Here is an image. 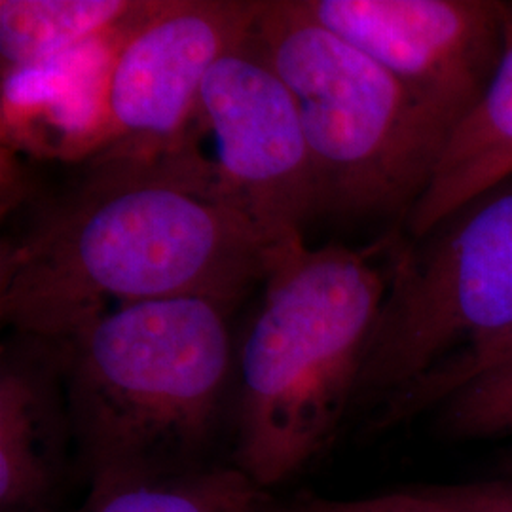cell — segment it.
Instances as JSON below:
<instances>
[{
	"instance_id": "cell-1",
	"label": "cell",
	"mask_w": 512,
	"mask_h": 512,
	"mask_svg": "<svg viewBox=\"0 0 512 512\" xmlns=\"http://www.w3.org/2000/svg\"><path fill=\"white\" fill-rule=\"evenodd\" d=\"M291 245L164 156L95 158L2 239L0 317L19 334L63 342L135 304L203 296L234 306Z\"/></svg>"
},
{
	"instance_id": "cell-2",
	"label": "cell",
	"mask_w": 512,
	"mask_h": 512,
	"mask_svg": "<svg viewBox=\"0 0 512 512\" xmlns=\"http://www.w3.org/2000/svg\"><path fill=\"white\" fill-rule=\"evenodd\" d=\"M232 308L203 296L135 304L61 342L90 495L205 467L234 384Z\"/></svg>"
},
{
	"instance_id": "cell-3",
	"label": "cell",
	"mask_w": 512,
	"mask_h": 512,
	"mask_svg": "<svg viewBox=\"0 0 512 512\" xmlns=\"http://www.w3.org/2000/svg\"><path fill=\"white\" fill-rule=\"evenodd\" d=\"M262 283L234 363V467L272 490L329 448L355 406L387 266L370 251L300 241Z\"/></svg>"
},
{
	"instance_id": "cell-4",
	"label": "cell",
	"mask_w": 512,
	"mask_h": 512,
	"mask_svg": "<svg viewBox=\"0 0 512 512\" xmlns=\"http://www.w3.org/2000/svg\"><path fill=\"white\" fill-rule=\"evenodd\" d=\"M253 37L293 93L321 215L406 219L450 131L378 61L310 18L298 0H260Z\"/></svg>"
},
{
	"instance_id": "cell-5",
	"label": "cell",
	"mask_w": 512,
	"mask_h": 512,
	"mask_svg": "<svg viewBox=\"0 0 512 512\" xmlns=\"http://www.w3.org/2000/svg\"><path fill=\"white\" fill-rule=\"evenodd\" d=\"M511 330L509 179L391 251L355 406L378 410L450 357Z\"/></svg>"
},
{
	"instance_id": "cell-6",
	"label": "cell",
	"mask_w": 512,
	"mask_h": 512,
	"mask_svg": "<svg viewBox=\"0 0 512 512\" xmlns=\"http://www.w3.org/2000/svg\"><path fill=\"white\" fill-rule=\"evenodd\" d=\"M266 236L291 245L321 215L293 93L253 29L215 61L179 141L162 154Z\"/></svg>"
},
{
	"instance_id": "cell-7",
	"label": "cell",
	"mask_w": 512,
	"mask_h": 512,
	"mask_svg": "<svg viewBox=\"0 0 512 512\" xmlns=\"http://www.w3.org/2000/svg\"><path fill=\"white\" fill-rule=\"evenodd\" d=\"M378 61L454 133L505 52L511 4L495 0H298Z\"/></svg>"
},
{
	"instance_id": "cell-8",
	"label": "cell",
	"mask_w": 512,
	"mask_h": 512,
	"mask_svg": "<svg viewBox=\"0 0 512 512\" xmlns=\"http://www.w3.org/2000/svg\"><path fill=\"white\" fill-rule=\"evenodd\" d=\"M260 0H148L110 76V143L97 158L173 147L215 61L253 29ZM95 160V158H93Z\"/></svg>"
},
{
	"instance_id": "cell-9",
	"label": "cell",
	"mask_w": 512,
	"mask_h": 512,
	"mask_svg": "<svg viewBox=\"0 0 512 512\" xmlns=\"http://www.w3.org/2000/svg\"><path fill=\"white\" fill-rule=\"evenodd\" d=\"M139 14L48 61L0 74L2 148L46 162L86 165L110 143V76Z\"/></svg>"
},
{
	"instance_id": "cell-10",
	"label": "cell",
	"mask_w": 512,
	"mask_h": 512,
	"mask_svg": "<svg viewBox=\"0 0 512 512\" xmlns=\"http://www.w3.org/2000/svg\"><path fill=\"white\" fill-rule=\"evenodd\" d=\"M63 344L14 332L0 357V511H50L69 440Z\"/></svg>"
},
{
	"instance_id": "cell-11",
	"label": "cell",
	"mask_w": 512,
	"mask_h": 512,
	"mask_svg": "<svg viewBox=\"0 0 512 512\" xmlns=\"http://www.w3.org/2000/svg\"><path fill=\"white\" fill-rule=\"evenodd\" d=\"M512 179V4L505 52L494 76L442 150L418 203L404 219L420 239L461 207Z\"/></svg>"
},
{
	"instance_id": "cell-12",
	"label": "cell",
	"mask_w": 512,
	"mask_h": 512,
	"mask_svg": "<svg viewBox=\"0 0 512 512\" xmlns=\"http://www.w3.org/2000/svg\"><path fill=\"white\" fill-rule=\"evenodd\" d=\"M147 0H0V74L74 50L141 12Z\"/></svg>"
},
{
	"instance_id": "cell-13",
	"label": "cell",
	"mask_w": 512,
	"mask_h": 512,
	"mask_svg": "<svg viewBox=\"0 0 512 512\" xmlns=\"http://www.w3.org/2000/svg\"><path fill=\"white\" fill-rule=\"evenodd\" d=\"M59 512V511H44ZM69 512H285L270 490L238 467H203L184 475L135 482L99 495Z\"/></svg>"
},
{
	"instance_id": "cell-14",
	"label": "cell",
	"mask_w": 512,
	"mask_h": 512,
	"mask_svg": "<svg viewBox=\"0 0 512 512\" xmlns=\"http://www.w3.org/2000/svg\"><path fill=\"white\" fill-rule=\"evenodd\" d=\"M285 512H512L503 478L467 484H414L361 497L308 495Z\"/></svg>"
},
{
	"instance_id": "cell-15",
	"label": "cell",
	"mask_w": 512,
	"mask_h": 512,
	"mask_svg": "<svg viewBox=\"0 0 512 512\" xmlns=\"http://www.w3.org/2000/svg\"><path fill=\"white\" fill-rule=\"evenodd\" d=\"M440 433L454 440L512 435V359L461 385L435 408Z\"/></svg>"
},
{
	"instance_id": "cell-16",
	"label": "cell",
	"mask_w": 512,
	"mask_h": 512,
	"mask_svg": "<svg viewBox=\"0 0 512 512\" xmlns=\"http://www.w3.org/2000/svg\"><path fill=\"white\" fill-rule=\"evenodd\" d=\"M512 359V330L490 342L461 351L442 365L425 374L416 384L406 387L389 399L382 410V420L391 429L406 421L431 412L448 395L482 372Z\"/></svg>"
},
{
	"instance_id": "cell-17",
	"label": "cell",
	"mask_w": 512,
	"mask_h": 512,
	"mask_svg": "<svg viewBox=\"0 0 512 512\" xmlns=\"http://www.w3.org/2000/svg\"><path fill=\"white\" fill-rule=\"evenodd\" d=\"M503 480H505V484L512 490V476H507V478H503Z\"/></svg>"
}]
</instances>
